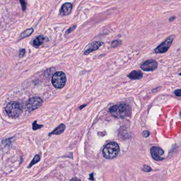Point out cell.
Returning a JSON list of instances; mask_svg holds the SVG:
<instances>
[{
	"instance_id": "9a60e30c",
	"label": "cell",
	"mask_w": 181,
	"mask_h": 181,
	"mask_svg": "<svg viewBox=\"0 0 181 181\" xmlns=\"http://www.w3.org/2000/svg\"><path fill=\"white\" fill-rule=\"evenodd\" d=\"M39 160H40V157H39V155L35 156V157L34 158V159L32 160V162H31V163H30V165H29V166H28V168H29L30 167H32L33 165L36 164L37 163H38V162L39 161Z\"/></svg>"
},
{
	"instance_id": "e0dca14e",
	"label": "cell",
	"mask_w": 181,
	"mask_h": 181,
	"mask_svg": "<svg viewBox=\"0 0 181 181\" xmlns=\"http://www.w3.org/2000/svg\"><path fill=\"white\" fill-rule=\"evenodd\" d=\"M20 2L22 5V11H25L26 10L27 8V2L26 0H20Z\"/></svg>"
},
{
	"instance_id": "cb8c5ba5",
	"label": "cell",
	"mask_w": 181,
	"mask_h": 181,
	"mask_svg": "<svg viewBox=\"0 0 181 181\" xmlns=\"http://www.w3.org/2000/svg\"><path fill=\"white\" fill-rule=\"evenodd\" d=\"M175 19H176V17H170L169 19V21L170 22H173L174 21Z\"/></svg>"
},
{
	"instance_id": "4fadbf2b",
	"label": "cell",
	"mask_w": 181,
	"mask_h": 181,
	"mask_svg": "<svg viewBox=\"0 0 181 181\" xmlns=\"http://www.w3.org/2000/svg\"><path fill=\"white\" fill-rule=\"evenodd\" d=\"M45 38L43 35H40L39 36L37 37L36 39H35L33 41V44L35 46L38 47L43 44V42L44 41Z\"/></svg>"
},
{
	"instance_id": "9c48e42d",
	"label": "cell",
	"mask_w": 181,
	"mask_h": 181,
	"mask_svg": "<svg viewBox=\"0 0 181 181\" xmlns=\"http://www.w3.org/2000/svg\"><path fill=\"white\" fill-rule=\"evenodd\" d=\"M72 5L71 3H65L62 5L60 10V15L61 16H65L70 14L72 11Z\"/></svg>"
},
{
	"instance_id": "ac0fdd59",
	"label": "cell",
	"mask_w": 181,
	"mask_h": 181,
	"mask_svg": "<svg viewBox=\"0 0 181 181\" xmlns=\"http://www.w3.org/2000/svg\"><path fill=\"white\" fill-rule=\"evenodd\" d=\"M43 126L42 125H39L38 124H37V122L35 121L33 124H32V129L34 130H36L37 129H39L41 128H42Z\"/></svg>"
},
{
	"instance_id": "ba28073f",
	"label": "cell",
	"mask_w": 181,
	"mask_h": 181,
	"mask_svg": "<svg viewBox=\"0 0 181 181\" xmlns=\"http://www.w3.org/2000/svg\"><path fill=\"white\" fill-rule=\"evenodd\" d=\"M150 151L152 157L156 160H161L164 159L163 158L161 157L164 153V150L162 148L159 147H153L151 148Z\"/></svg>"
},
{
	"instance_id": "d6986e66",
	"label": "cell",
	"mask_w": 181,
	"mask_h": 181,
	"mask_svg": "<svg viewBox=\"0 0 181 181\" xmlns=\"http://www.w3.org/2000/svg\"><path fill=\"white\" fill-rule=\"evenodd\" d=\"M76 27H77V26H75H75H72V27H71L70 28L66 30V32H65V34H69L70 33H71V32H73V30H75V29L76 28Z\"/></svg>"
},
{
	"instance_id": "5bb4252c",
	"label": "cell",
	"mask_w": 181,
	"mask_h": 181,
	"mask_svg": "<svg viewBox=\"0 0 181 181\" xmlns=\"http://www.w3.org/2000/svg\"><path fill=\"white\" fill-rule=\"evenodd\" d=\"M33 32H34V29L32 28H30V29H28L25 30L20 35L19 40L29 36L32 35Z\"/></svg>"
},
{
	"instance_id": "7a4b0ae2",
	"label": "cell",
	"mask_w": 181,
	"mask_h": 181,
	"mask_svg": "<svg viewBox=\"0 0 181 181\" xmlns=\"http://www.w3.org/2000/svg\"><path fill=\"white\" fill-rule=\"evenodd\" d=\"M119 152V147L117 143L112 142L109 143L104 147L102 154L107 159H113L117 156Z\"/></svg>"
},
{
	"instance_id": "484cf974",
	"label": "cell",
	"mask_w": 181,
	"mask_h": 181,
	"mask_svg": "<svg viewBox=\"0 0 181 181\" xmlns=\"http://www.w3.org/2000/svg\"></svg>"
},
{
	"instance_id": "8992f818",
	"label": "cell",
	"mask_w": 181,
	"mask_h": 181,
	"mask_svg": "<svg viewBox=\"0 0 181 181\" xmlns=\"http://www.w3.org/2000/svg\"><path fill=\"white\" fill-rule=\"evenodd\" d=\"M43 100L39 97H35L30 98L26 104V107L28 112H32L39 108L42 105Z\"/></svg>"
},
{
	"instance_id": "8fae6325",
	"label": "cell",
	"mask_w": 181,
	"mask_h": 181,
	"mask_svg": "<svg viewBox=\"0 0 181 181\" xmlns=\"http://www.w3.org/2000/svg\"><path fill=\"white\" fill-rule=\"evenodd\" d=\"M143 77L142 73L140 71H133L128 75V77L133 80L141 79Z\"/></svg>"
},
{
	"instance_id": "5b68a950",
	"label": "cell",
	"mask_w": 181,
	"mask_h": 181,
	"mask_svg": "<svg viewBox=\"0 0 181 181\" xmlns=\"http://www.w3.org/2000/svg\"><path fill=\"white\" fill-rule=\"evenodd\" d=\"M174 36H170L168 37L164 42H163L159 46H158L157 48L154 50L155 53L157 54L166 53L172 44L173 41L174 40Z\"/></svg>"
},
{
	"instance_id": "30bf717a",
	"label": "cell",
	"mask_w": 181,
	"mask_h": 181,
	"mask_svg": "<svg viewBox=\"0 0 181 181\" xmlns=\"http://www.w3.org/2000/svg\"><path fill=\"white\" fill-rule=\"evenodd\" d=\"M102 44H103V43H102V42H95L94 43H92L90 47L84 52V54L87 55L89 54L90 53H92V52L97 50L99 49L100 46H102Z\"/></svg>"
},
{
	"instance_id": "277c9868",
	"label": "cell",
	"mask_w": 181,
	"mask_h": 181,
	"mask_svg": "<svg viewBox=\"0 0 181 181\" xmlns=\"http://www.w3.org/2000/svg\"><path fill=\"white\" fill-rule=\"evenodd\" d=\"M66 81V75L64 72L59 71L56 72L53 76L52 82L54 87L62 88L64 87Z\"/></svg>"
},
{
	"instance_id": "44dd1931",
	"label": "cell",
	"mask_w": 181,
	"mask_h": 181,
	"mask_svg": "<svg viewBox=\"0 0 181 181\" xmlns=\"http://www.w3.org/2000/svg\"><path fill=\"white\" fill-rule=\"evenodd\" d=\"M143 170L148 172H150L151 170V169L149 167V166H144V167L143 168Z\"/></svg>"
},
{
	"instance_id": "7c38bea8",
	"label": "cell",
	"mask_w": 181,
	"mask_h": 181,
	"mask_svg": "<svg viewBox=\"0 0 181 181\" xmlns=\"http://www.w3.org/2000/svg\"><path fill=\"white\" fill-rule=\"evenodd\" d=\"M65 129V126L64 124H61L60 126H58V128H56L55 130H53V131L49 134V135H52V134H56V135H59V134H61L63 132H64V130Z\"/></svg>"
},
{
	"instance_id": "ffe728a7",
	"label": "cell",
	"mask_w": 181,
	"mask_h": 181,
	"mask_svg": "<svg viewBox=\"0 0 181 181\" xmlns=\"http://www.w3.org/2000/svg\"><path fill=\"white\" fill-rule=\"evenodd\" d=\"M26 53V50L25 49H22L20 50L19 52V56L20 58H22L25 54Z\"/></svg>"
},
{
	"instance_id": "d4e9b609",
	"label": "cell",
	"mask_w": 181,
	"mask_h": 181,
	"mask_svg": "<svg viewBox=\"0 0 181 181\" xmlns=\"http://www.w3.org/2000/svg\"><path fill=\"white\" fill-rule=\"evenodd\" d=\"M179 75H181V73H180V74H179Z\"/></svg>"
},
{
	"instance_id": "603a6c76",
	"label": "cell",
	"mask_w": 181,
	"mask_h": 181,
	"mask_svg": "<svg viewBox=\"0 0 181 181\" xmlns=\"http://www.w3.org/2000/svg\"><path fill=\"white\" fill-rule=\"evenodd\" d=\"M149 132L147 131H143L142 133L143 136H145V137H148L149 136Z\"/></svg>"
},
{
	"instance_id": "2e32d148",
	"label": "cell",
	"mask_w": 181,
	"mask_h": 181,
	"mask_svg": "<svg viewBox=\"0 0 181 181\" xmlns=\"http://www.w3.org/2000/svg\"><path fill=\"white\" fill-rule=\"evenodd\" d=\"M122 42L119 40H115V41H113L112 44H111V47L115 48V47L119 46V45H121Z\"/></svg>"
},
{
	"instance_id": "6da1fadb",
	"label": "cell",
	"mask_w": 181,
	"mask_h": 181,
	"mask_svg": "<svg viewBox=\"0 0 181 181\" xmlns=\"http://www.w3.org/2000/svg\"><path fill=\"white\" fill-rule=\"evenodd\" d=\"M109 112L115 118L123 119L130 116L131 109L128 105L121 104L112 107L109 109Z\"/></svg>"
},
{
	"instance_id": "7402d4cb",
	"label": "cell",
	"mask_w": 181,
	"mask_h": 181,
	"mask_svg": "<svg viewBox=\"0 0 181 181\" xmlns=\"http://www.w3.org/2000/svg\"><path fill=\"white\" fill-rule=\"evenodd\" d=\"M175 94L177 96H181V90L177 89L175 90Z\"/></svg>"
},
{
	"instance_id": "52a82bcc",
	"label": "cell",
	"mask_w": 181,
	"mask_h": 181,
	"mask_svg": "<svg viewBox=\"0 0 181 181\" xmlns=\"http://www.w3.org/2000/svg\"><path fill=\"white\" fill-rule=\"evenodd\" d=\"M158 63L156 60L151 59L143 62L141 65L140 68L145 71H153L157 68Z\"/></svg>"
},
{
	"instance_id": "3957f363",
	"label": "cell",
	"mask_w": 181,
	"mask_h": 181,
	"mask_svg": "<svg viewBox=\"0 0 181 181\" xmlns=\"http://www.w3.org/2000/svg\"><path fill=\"white\" fill-rule=\"evenodd\" d=\"M5 112L10 117L17 118L22 114V105L17 102H9L5 107Z\"/></svg>"
}]
</instances>
